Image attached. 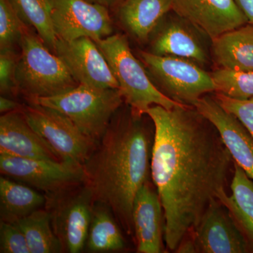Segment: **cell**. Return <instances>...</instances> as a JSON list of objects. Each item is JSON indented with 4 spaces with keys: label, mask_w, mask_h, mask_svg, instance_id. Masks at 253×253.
<instances>
[{
    "label": "cell",
    "mask_w": 253,
    "mask_h": 253,
    "mask_svg": "<svg viewBox=\"0 0 253 253\" xmlns=\"http://www.w3.org/2000/svg\"><path fill=\"white\" fill-rule=\"evenodd\" d=\"M13 223L22 231L31 253H59L64 250L52 228V214L47 211L38 210Z\"/></svg>",
    "instance_id": "23"
},
{
    "label": "cell",
    "mask_w": 253,
    "mask_h": 253,
    "mask_svg": "<svg viewBox=\"0 0 253 253\" xmlns=\"http://www.w3.org/2000/svg\"><path fill=\"white\" fill-rule=\"evenodd\" d=\"M11 0H0V49H13L21 43L24 27Z\"/></svg>",
    "instance_id": "26"
},
{
    "label": "cell",
    "mask_w": 253,
    "mask_h": 253,
    "mask_svg": "<svg viewBox=\"0 0 253 253\" xmlns=\"http://www.w3.org/2000/svg\"><path fill=\"white\" fill-rule=\"evenodd\" d=\"M11 2L22 22L34 28L46 46L54 51L58 37L49 0H11Z\"/></svg>",
    "instance_id": "24"
},
{
    "label": "cell",
    "mask_w": 253,
    "mask_h": 253,
    "mask_svg": "<svg viewBox=\"0 0 253 253\" xmlns=\"http://www.w3.org/2000/svg\"><path fill=\"white\" fill-rule=\"evenodd\" d=\"M151 173L165 215L164 241L175 251L224 191L233 158L215 126L194 106H153Z\"/></svg>",
    "instance_id": "1"
},
{
    "label": "cell",
    "mask_w": 253,
    "mask_h": 253,
    "mask_svg": "<svg viewBox=\"0 0 253 253\" xmlns=\"http://www.w3.org/2000/svg\"><path fill=\"white\" fill-rule=\"evenodd\" d=\"M132 222L137 252H163L165 215L158 192L146 182L134 197Z\"/></svg>",
    "instance_id": "15"
},
{
    "label": "cell",
    "mask_w": 253,
    "mask_h": 253,
    "mask_svg": "<svg viewBox=\"0 0 253 253\" xmlns=\"http://www.w3.org/2000/svg\"><path fill=\"white\" fill-rule=\"evenodd\" d=\"M231 194L224 191L219 200L230 212L240 229L253 246V180L236 163Z\"/></svg>",
    "instance_id": "20"
},
{
    "label": "cell",
    "mask_w": 253,
    "mask_h": 253,
    "mask_svg": "<svg viewBox=\"0 0 253 253\" xmlns=\"http://www.w3.org/2000/svg\"><path fill=\"white\" fill-rule=\"evenodd\" d=\"M172 11L211 41L249 23L234 0H172Z\"/></svg>",
    "instance_id": "12"
},
{
    "label": "cell",
    "mask_w": 253,
    "mask_h": 253,
    "mask_svg": "<svg viewBox=\"0 0 253 253\" xmlns=\"http://www.w3.org/2000/svg\"><path fill=\"white\" fill-rule=\"evenodd\" d=\"M213 97L223 109L234 115L253 137V97L245 100L234 99L218 92Z\"/></svg>",
    "instance_id": "28"
},
{
    "label": "cell",
    "mask_w": 253,
    "mask_h": 253,
    "mask_svg": "<svg viewBox=\"0 0 253 253\" xmlns=\"http://www.w3.org/2000/svg\"><path fill=\"white\" fill-rule=\"evenodd\" d=\"M0 171L6 177L59 196L85 182L83 166L62 161L0 154Z\"/></svg>",
    "instance_id": "8"
},
{
    "label": "cell",
    "mask_w": 253,
    "mask_h": 253,
    "mask_svg": "<svg viewBox=\"0 0 253 253\" xmlns=\"http://www.w3.org/2000/svg\"><path fill=\"white\" fill-rule=\"evenodd\" d=\"M192 234L198 253H249L252 246L219 200L210 205Z\"/></svg>",
    "instance_id": "11"
},
{
    "label": "cell",
    "mask_w": 253,
    "mask_h": 253,
    "mask_svg": "<svg viewBox=\"0 0 253 253\" xmlns=\"http://www.w3.org/2000/svg\"><path fill=\"white\" fill-rule=\"evenodd\" d=\"M194 107L215 126L233 161L253 180V137L251 133L214 97L204 96Z\"/></svg>",
    "instance_id": "14"
},
{
    "label": "cell",
    "mask_w": 253,
    "mask_h": 253,
    "mask_svg": "<svg viewBox=\"0 0 253 253\" xmlns=\"http://www.w3.org/2000/svg\"><path fill=\"white\" fill-rule=\"evenodd\" d=\"M54 54L62 60L79 84L98 89H118L119 84L109 63L91 38L71 41L58 38Z\"/></svg>",
    "instance_id": "10"
},
{
    "label": "cell",
    "mask_w": 253,
    "mask_h": 253,
    "mask_svg": "<svg viewBox=\"0 0 253 253\" xmlns=\"http://www.w3.org/2000/svg\"><path fill=\"white\" fill-rule=\"evenodd\" d=\"M234 1L246 16L249 23L253 26V0H234Z\"/></svg>",
    "instance_id": "30"
},
{
    "label": "cell",
    "mask_w": 253,
    "mask_h": 253,
    "mask_svg": "<svg viewBox=\"0 0 253 253\" xmlns=\"http://www.w3.org/2000/svg\"><path fill=\"white\" fill-rule=\"evenodd\" d=\"M56 36L63 41L91 38L99 41L111 36L112 21L107 7L86 0H49Z\"/></svg>",
    "instance_id": "9"
},
{
    "label": "cell",
    "mask_w": 253,
    "mask_h": 253,
    "mask_svg": "<svg viewBox=\"0 0 253 253\" xmlns=\"http://www.w3.org/2000/svg\"><path fill=\"white\" fill-rule=\"evenodd\" d=\"M175 251L176 253H198L194 239H186V237L181 241Z\"/></svg>",
    "instance_id": "31"
},
{
    "label": "cell",
    "mask_w": 253,
    "mask_h": 253,
    "mask_svg": "<svg viewBox=\"0 0 253 253\" xmlns=\"http://www.w3.org/2000/svg\"><path fill=\"white\" fill-rule=\"evenodd\" d=\"M172 10V0H124L118 7V18L131 36L146 42Z\"/></svg>",
    "instance_id": "18"
},
{
    "label": "cell",
    "mask_w": 253,
    "mask_h": 253,
    "mask_svg": "<svg viewBox=\"0 0 253 253\" xmlns=\"http://www.w3.org/2000/svg\"><path fill=\"white\" fill-rule=\"evenodd\" d=\"M22 112L30 126L60 161L83 166L97 144L56 110L31 103Z\"/></svg>",
    "instance_id": "7"
},
{
    "label": "cell",
    "mask_w": 253,
    "mask_h": 253,
    "mask_svg": "<svg viewBox=\"0 0 253 253\" xmlns=\"http://www.w3.org/2000/svg\"><path fill=\"white\" fill-rule=\"evenodd\" d=\"M79 186L63 198L52 215L55 232L63 249L71 253L81 252L85 247L94 204L89 186Z\"/></svg>",
    "instance_id": "13"
},
{
    "label": "cell",
    "mask_w": 253,
    "mask_h": 253,
    "mask_svg": "<svg viewBox=\"0 0 253 253\" xmlns=\"http://www.w3.org/2000/svg\"><path fill=\"white\" fill-rule=\"evenodd\" d=\"M141 57L168 98L194 106L205 94L216 91L211 73L189 60L141 51Z\"/></svg>",
    "instance_id": "6"
},
{
    "label": "cell",
    "mask_w": 253,
    "mask_h": 253,
    "mask_svg": "<svg viewBox=\"0 0 253 253\" xmlns=\"http://www.w3.org/2000/svg\"><path fill=\"white\" fill-rule=\"evenodd\" d=\"M19 105L12 100L1 96L0 97V111L1 113L12 112L18 111Z\"/></svg>",
    "instance_id": "32"
},
{
    "label": "cell",
    "mask_w": 253,
    "mask_h": 253,
    "mask_svg": "<svg viewBox=\"0 0 253 253\" xmlns=\"http://www.w3.org/2000/svg\"><path fill=\"white\" fill-rule=\"evenodd\" d=\"M216 92L234 99L253 97V71L219 68L211 73Z\"/></svg>",
    "instance_id": "25"
},
{
    "label": "cell",
    "mask_w": 253,
    "mask_h": 253,
    "mask_svg": "<svg viewBox=\"0 0 253 253\" xmlns=\"http://www.w3.org/2000/svg\"><path fill=\"white\" fill-rule=\"evenodd\" d=\"M0 154L60 161L18 111L0 118Z\"/></svg>",
    "instance_id": "17"
},
{
    "label": "cell",
    "mask_w": 253,
    "mask_h": 253,
    "mask_svg": "<svg viewBox=\"0 0 253 253\" xmlns=\"http://www.w3.org/2000/svg\"><path fill=\"white\" fill-rule=\"evenodd\" d=\"M15 73L16 88L30 99L49 97L78 85L64 62L40 37L24 31Z\"/></svg>",
    "instance_id": "5"
},
{
    "label": "cell",
    "mask_w": 253,
    "mask_h": 253,
    "mask_svg": "<svg viewBox=\"0 0 253 253\" xmlns=\"http://www.w3.org/2000/svg\"><path fill=\"white\" fill-rule=\"evenodd\" d=\"M116 219L107 206L94 202L85 245L89 252H111L124 249V238Z\"/></svg>",
    "instance_id": "22"
},
{
    "label": "cell",
    "mask_w": 253,
    "mask_h": 253,
    "mask_svg": "<svg viewBox=\"0 0 253 253\" xmlns=\"http://www.w3.org/2000/svg\"><path fill=\"white\" fill-rule=\"evenodd\" d=\"M119 84V90L131 113L143 117L153 106L172 109L181 105L168 98L151 81L134 57L126 37L117 34L95 42Z\"/></svg>",
    "instance_id": "3"
},
{
    "label": "cell",
    "mask_w": 253,
    "mask_h": 253,
    "mask_svg": "<svg viewBox=\"0 0 253 253\" xmlns=\"http://www.w3.org/2000/svg\"><path fill=\"white\" fill-rule=\"evenodd\" d=\"M0 253H31L24 234L14 223H0Z\"/></svg>",
    "instance_id": "27"
},
{
    "label": "cell",
    "mask_w": 253,
    "mask_h": 253,
    "mask_svg": "<svg viewBox=\"0 0 253 253\" xmlns=\"http://www.w3.org/2000/svg\"><path fill=\"white\" fill-rule=\"evenodd\" d=\"M212 42V56L220 68L253 71V26L226 32Z\"/></svg>",
    "instance_id": "19"
},
{
    "label": "cell",
    "mask_w": 253,
    "mask_h": 253,
    "mask_svg": "<svg viewBox=\"0 0 253 253\" xmlns=\"http://www.w3.org/2000/svg\"><path fill=\"white\" fill-rule=\"evenodd\" d=\"M30 101L61 113L97 144L124 99L118 89H98L78 84L66 92Z\"/></svg>",
    "instance_id": "4"
},
{
    "label": "cell",
    "mask_w": 253,
    "mask_h": 253,
    "mask_svg": "<svg viewBox=\"0 0 253 253\" xmlns=\"http://www.w3.org/2000/svg\"><path fill=\"white\" fill-rule=\"evenodd\" d=\"M46 202L45 196L31 186L5 176L0 178L1 221L14 222L42 209Z\"/></svg>",
    "instance_id": "21"
},
{
    "label": "cell",
    "mask_w": 253,
    "mask_h": 253,
    "mask_svg": "<svg viewBox=\"0 0 253 253\" xmlns=\"http://www.w3.org/2000/svg\"><path fill=\"white\" fill-rule=\"evenodd\" d=\"M18 59L13 49L1 50L0 53V91L8 94L16 87L15 73Z\"/></svg>",
    "instance_id": "29"
},
{
    "label": "cell",
    "mask_w": 253,
    "mask_h": 253,
    "mask_svg": "<svg viewBox=\"0 0 253 253\" xmlns=\"http://www.w3.org/2000/svg\"><path fill=\"white\" fill-rule=\"evenodd\" d=\"M163 23L156 27L158 30L151 41V53L189 60L200 66L207 64V52L199 38L185 24V20L177 15V18H169Z\"/></svg>",
    "instance_id": "16"
},
{
    "label": "cell",
    "mask_w": 253,
    "mask_h": 253,
    "mask_svg": "<svg viewBox=\"0 0 253 253\" xmlns=\"http://www.w3.org/2000/svg\"><path fill=\"white\" fill-rule=\"evenodd\" d=\"M116 116V115H115ZM113 118L104 135L83 165L94 202L107 206L129 235L134 234L132 208L136 193L151 169V135L131 113Z\"/></svg>",
    "instance_id": "2"
},
{
    "label": "cell",
    "mask_w": 253,
    "mask_h": 253,
    "mask_svg": "<svg viewBox=\"0 0 253 253\" xmlns=\"http://www.w3.org/2000/svg\"><path fill=\"white\" fill-rule=\"evenodd\" d=\"M89 2L102 5L106 7H112L114 6H119L124 0H86Z\"/></svg>",
    "instance_id": "33"
}]
</instances>
